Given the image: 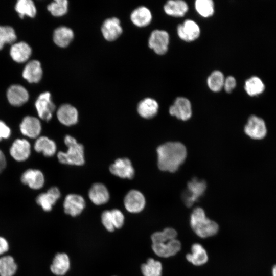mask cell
I'll return each mask as SVG.
<instances>
[{"instance_id": "40", "label": "cell", "mask_w": 276, "mask_h": 276, "mask_svg": "<svg viewBox=\"0 0 276 276\" xmlns=\"http://www.w3.org/2000/svg\"><path fill=\"white\" fill-rule=\"evenodd\" d=\"M17 39L14 29L9 26H0V50L6 43H13Z\"/></svg>"}, {"instance_id": "12", "label": "cell", "mask_w": 276, "mask_h": 276, "mask_svg": "<svg viewBox=\"0 0 276 276\" xmlns=\"http://www.w3.org/2000/svg\"><path fill=\"white\" fill-rule=\"evenodd\" d=\"M245 133L254 139H261L266 134L264 121L260 118L252 115L248 119L244 127Z\"/></svg>"}, {"instance_id": "34", "label": "cell", "mask_w": 276, "mask_h": 276, "mask_svg": "<svg viewBox=\"0 0 276 276\" xmlns=\"http://www.w3.org/2000/svg\"><path fill=\"white\" fill-rule=\"evenodd\" d=\"M141 271L144 276H162L163 266L160 261L149 258L141 266Z\"/></svg>"}, {"instance_id": "15", "label": "cell", "mask_w": 276, "mask_h": 276, "mask_svg": "<svg viewBox=\"0 0 276 276\" xmlns=\"http://www.w3.org/2000/svg\"><path fill=\"white\" fill-rule=\"evenodd\" d=\"M19 129L24 135L31 139H35L39 137L42 127L38 118L27 116L24 118L20 123Z\"/></svg>"}, {"instance_id": "19", "label": "cell", "mask_w": 276, "mask_h": 276, "mask_svg": "<svg viewBox=\"0 0 276 276\" xmlns=\"http://www.w3.org/2000/svg\"><path fill=\"white\" fill-rule=\"evenodd\" d=\"M7 98L9 103L14 106H21L29 100V95L22 86L14 84L10 86L7 91Z\"/></svg>"}, {"instance_id": "32", "label": "cell", "mask_w": 276, "mask_h": 276, "mask_svg": "<svg viewBox=\"0 0 276 276\" xmlns=\"http://www.w3.org/2000/svg\"><path fill=\"white\" fill-rule=\"evenodd\" d=\"M265 88L262 80L257 76L251 77L245 82V90L250 96H256L262 94Z\"/></svg>"}, {"instance_id": "11", "label": "cell", "mask_w": 276, "mask_h": 276, "mask_svg": "<svg viewBox=\"0 0 276 276\" xmlns=\"http://www.w3.org/2000/svg\"><path fill=\"white\" fill-rule=\"evenodd\" d=\"M9 152L11 156L16 161H25L30 156L31 144L25 139H17L13 142Z\"/></svg>"}, {"instance_id": "13", "label": "cell", "mask_w": 276, "mask_h": 276, "mask_svg": "<svg viewBox=\"0 0 276 276\" xmlns=\"http://www.w3.org/2000/svg\"><path fill=\"white\" fill-rule=\"evenodd\" d=\"M111 173L121 178L132 179L134 176V169L131 161L127 158L117 159L109 167Z\"/></svg>"}, {"instance_id": "27", "label": "cell", "mask_w": 276, "mask_h": 276, "mask_svg": "<svg viewBox=\"0 0 276 276\" xmlns=\"http://www.w3.org/2000/svg\"><path fill=\"white\" fill-rule=\"evenodd\" d=\"M158 108V104L155 100L151 98H146L139 103L137 111L141 117L148 119L155 116Z\"/></svg>"}, {"instance_id": "44", "label": "cell", "mask_w": 276, "mask_h": 276, "mask_svg": "<svg viewBox=\"0 0 276 276\" xmlns=\"http://www.w3.org/2000/svg\"><path fill=\"white\" fill-rule=\"evenodd\" d=\"M7 160L6 156L3 151L0 149V173L6 168Z\"/></svg>"}, {"instance_id": "10", "label": "cell", "mask_w": 276, "mask_h": 276, "mask_svg": "<svg viewBox=\"0 0 276 276\" xmlns=\"http://www.w3.org/2000/svg\"><path fill=\"white\" fill-rule=\"evenodd\" d=\"M126 210L131 213H137L143 210L146 205L144 195L139 191L131 190L126 195L124 199Z\"/></svg>"}, {"instance_id": "4", "label": "cell", "mask_w": 276, "mask_h": 276, "mask_svg": "<svg viewBox=\"0 0 276 276\" xmlns=\"http://www.w3.org/2000/svg\"><path fill=\"white\" fill-rule=\"evenodd\" d=\"M206 188L204 180L194 178L187 185V189L182 195V199L187 206H191L204 194Z\"/></svg>"}, {"instance_id": "41", "label": "cell", "mask_w": 276, "mask_h": 276, "mask_svg": "<svg viewBox=\"0 0 276 276\" xmlns=\"http://www.w3.org/2000/svg\"><path fill=\"white\" fill-rule=\"evenodd\" d=\"M236 86V80L232 76H228L225 78L223 88L227 93H231Z\"/></svg>"}, {"instance_id": "22", "label": "cell", "mask_w": 276, "mask_h": 276, "mask_svg": "<svg viewBox=\"0 0 276 276\" xmlns=\"http://www.w3.org/2000/svg\"><path fill=\"white\" fill-rule=\"evenodd\" d=\"M88 197L93 203L100 205L107 202L110 195L107 188L104 185L96 183L90 188Z\"/></svg>"}, {"instance_id": "21", "label": "cell", "mask_w": 276, "mask_h": 276, "mask_svg": "<svg viewBox=\"0 0 276 276\" xmlns=\"http://www.w3.org/2000/svg\"><path fill=\"white\" fill-rule=\"evenodd\" d=\"M58 121L65 126H72L76 124L78 121V112L73 106L64 104L61 105L57 111Z\"/></svg>"}, {"instance_id": "20", "label": "cell", "mask_w": 276, "mask_h": 276, "mask_svg": "<svg viewBox=\"0 0 276 276\" xmlns=\"http://www.w3.org/2000/svg\"><path fill=\"white\" fill-rule=\"evenodd\" d=\"M61 195L59 189L56 187L50 188L46 192L38 195L36 202L43 211H50Z\"/></svg>"}, {"instance_id": "26", "label": "cell", "mask_w": 276, "mask_h": 276, "mask_svg": "<svg viewBox=\"0 0 276 276\" xmlns=\"http://www.w3.org/2000/svg\"><path fill=\"white\" fill-rule=\"evenodd\" d=\"M32 53L30 45L24 41L13 44L10 50L12 59L18 63H22L29 58Z\"/></svg>"}, {"instance_id": "1", "label": "cell", "mask_w": 276, "mask_h": 276, "mask_svg": "<svg viewBox=\"0 0 276 276\" xmlns=\"http://www.w3.org/2000/svg\"><path fill=\"white\" fill-rule=\"evenodd\" d=\"M157 165L163 171L174 172L185 160L187 151L185 145L178 142L162 144L156 149Z\"/></svg>"}, {"instance_id": "25", "label": "cell", "mask_w": 276, "mask_h": 276, "mask_svg": "<svg viewBox=\"0 0 276 276\" xmlns=\"http://www.w3.org/2000/svg\"><path fill=\"white\" fill-rule=\"evenodd\" d=\"M70 268V260L65 253H57L50 266L51 272L57 276L65 275Z\"/></svg>"}, {"instance_id": "43", "label": "cell", "mask_w": 276, "mask_h": 276, "mask_svg": "<svg viewBox=\"0 0 276 276\" xmlns=\"http://www.w3.org/2000/svg\"><path fill=\"white\" fill-rule=\"evenodd\" d=\"M9 249V243L4 237L0 236V255L6 252Z\"/></svg>"}, {"instance_id": "24", "label": "cell", "mask_w": 276, "mask_h": 276, "mask_svg": "<svg viewBox=\"0 0 276 276\" xmlns=\"http://www.w3.org/2000/svg\"><path fill=\"white\" fill-rule=\"evenodd\" d=\"M42 69L38 60H33L29 62L22 72V77L30 83H37L41 79Z\"/></svg>"}, {"instance_id": "2", "label": "cell", "mask_w": 276, "mask_h": 276, "mask_svg": "<svg viewBox=\"0 0 276 276\" xmlns=\"http://www.w3.org/2000/svg\"><path fill=\"white\" fill-rule=\"evenodd\" d=\"M190 226L199 237L206 238L217 234L219 225L214 221L208 218L203 209L197 207L193 210L190 218Z\"/></svg>"}, {"instance_id": "9", "label": "cell", "mask_w": 276, "mask_h": 276, "mask_svg": "<svg viewBox=\"0 0 276 276\" xmlns=\"http://www.w3.org/2000/svg\"><path fill=\"white\" fill-rule=\"evenodd\" d=\"M101 221L106 229L111 232L115 228H120L123 226L124 216L118 209L106 210L102 213Z\"/></svg>"}, {"instance_id": "17", "label": "cell", "mask_w": 276, "mask_h": 276, "mask_svg": "<svg viewBox=\"0 0 276 276\" xmlns=\"http://www.w3.org/2000/svg\"><path fill=\"white\" fill-rule=\"evenodd\" d=\"M20 180L23 184L33 190L41 189L45 182L42 172L35 169H29L24 171L20 177Z\"/></svg>"}, {"instance_id": "36", "label": "cell", "mask_w": 276, "mask_h": 276, "mask_svg": "<svg viewBox=\"0 0 276 276\" xmlns=\"http://www.w3.org/2000/svg\"><path fill=\"white\" fill-rule=\"evenodd\" d=\"M224 80L223 74L220 71L215 70L208 77L206 83L209 89L216 93L223 88Z\"/></svg>"}, {"instance_id": "38", "label": "cell", "mask_w": 276, "mask_h": 276, "mask_svg": "<svg viewBox=\"0 0 276 276\" xmlns=\"http://www.w3.org/2000/svg\"><path fill=\"white\" fill-rule=\"evenodd\" d=\"M194 6L197 12L203 17H211L214 13V3L212 0H196Z\"/></svg>"}, {"instance_id": "42", "label": "cell", "mask_w": 276, "mask_h": 276, "mask_svg": "<svg viewBox=\"0 0 276 276\" xmlns=\"http://www.w3.org/2000/svg\"><path fill=\"white\" fill-rule=\"evenodd\" d=\"M11 134L10 127L4 121L0 120V141L8 139Z\"/></svg>"}, {"instance_id": "37", "label": "cell", "mask_w": 276, "mask_h": 276, "mask_svg": "<svg viewBox=\"0 0 276 276\" xmlns=\"http://www.w3.org/2000/svg\"><path fill=\"white\" fill-rule=\"evenodd\" d=\"M177 235L176 230L172 227H167L162 231L154 233L151 237L152 243L166 242L176 239Z\"/></svg>"}, {"instance_id": "5", "label": "cell", "mask_w": 276, "mask_h": 276, "mask_svg": "<svg viewBox=\"0 0 276 276\" xmlns=\"http://www.w3.org/2000/svg\"><path fill=\"white\" fill-rule=\"evenodd\" d=\"M170 37L169 33L163 30L153 31L148 39V46L157 54L162 55L168 50Z\"/></svg>"}, {"instance_id": "31", "label": "cell", "mask_w": 276, "mask_h": 276, "mask_svg": "<svg viewBox=\"0 0 276 276\" xmlns=\"http://www.w3.org/2000/svg\"><path fill=\"white\" fill-rule=\"evenodd\" d=\"M152 16L150 10L146 7L141 6L134 9L131 14L132 22L138 27L148 26L151 22Z\"/></svg>"}, {"instance_id": "35", "label": "cell", "mask_w": 276, "mask_h": 276, "mask_svg": "<svg viewBox=\"0 0 276 276\" xmlns=\"http://www.w3.org/2000/svg\"><path fill=\"white\" fill-rule=\"evenodd\" d=\"M17 269V265L12 256L0 258V276H13Z\"/></svg>"}, {"instance_id": "16", "label": "cell", "mask_w": 276, "mask_h": 276, "mask_svg": "<svg viewBox=\"0 0 276 276\" xmlns=\"http://www.w3.org/2000/svg\"><path fill=\"white\" fill-rule=\"evenodd\" d=\"M152 249L154 254L162 258H169L175 255L181 249L180 241L175 239L166 242L152 243Z\"/></svg>"}, {"instance_id": "23", "label": "cell", "mask_w": 276, "mask_h": 276, "mask_svg": "<svg viewBox=\"0 0 276 276\" xmlns=\"http://www.w3.org/2000/svg\"><path fill=\"white\" fill-rule=\"evenodd\" d=\"M188 262L195 266H201L208 261V253L204 247L200 243L193 244L191 248V252L186 255Z\"/></svg>"}, {"instance_id": "8", "label": "cell", "mask_w": 276, "mask_h": 276, "mask_svg": "<svg viewBox=\"0 0 276 276\" xmlns=\"http://www.w3.org/2000/svg\"><path fill=\"white\" fill-rule=\"evenodd\" d=\"M177 33L180 39L186 42L196 40L200 36V29L198 25L192 19H186L177 27Z\"/></svg>"}, {"instance_id": "3", "label": "cell", "mask_w": 276, "mask_h": 276, "mask_svg": "<svg viewBox=\"0 0 276 276\" xmlns=\"http://www.w3.org/2000/svg\"><path fill=\"white\" fill-rule=\"evenodd\" d=\"M64 141L68 149L65 152L60 151L58 153L59 162L61 164L70 165H83L85 163L83 145L69 135L65 136Z\"/></svg>"}, {"instance_id": "18", "label": "cell", "mask_w": 276, "mask_h": 276, "mask_svg": "<svg viewBox=\"0 0 276 276\" xmlns=\"http://www.w3.org/2000/svg\"><path fill=\"white\" fill-rule=\"evenodd\" d=\"M101 32L106 40L112 41L116 40L123 32L120 20L116 17L106 19L102 24Z\"/></svg>"}, {"instance_id": "33", "label": "cell", "mask_w": 276, "mask_h": 276, "mask_svg": "<svg viewBox=\"0 0 276 276\" xmlns=\"http://www.w3.org/2000/svg\"><path fill=\"white\" fill-rule=\"evenodd\" d=\"M15 9L21 18L25 16L33 18L36 14V7L31 0H18L16 3Z\"/></svg>"}, {"instance_id": "14", "label": "cell", "mask_w": 276, "mask_h": 276, "mask_svg": "<svg viewBox=\"0 0 276 276\" xmlns=\"http://www.w3.org/2000/svg\"><path fill=\"white\" fill-rule=\"evenodd\" d=\"M85 207V201L81 195L76 194L67 195L64 200L63 208L65 213L72 217L80 214Z\"/></svg>"}, {"instance_id": "6", "label": "cell", "mask_w": 276, "mask_h": 276, "mask_svg": "<svg viewBox=\"0 0 276 276\" xmlns=\"http://www.w3.org/2000/svg\"><path fill=\"white\" fill-rule=\"evenodd\" d=\"M35 106L40 119L45 121L51 119L56 108L52 101L51 94L48 91L39 95L35 103Z\"/></svg>"}, {"instance_id": "45", "label": "cell", "mask_w": 276, "mask_h": 276, "mask_svg": "<svg viewBox=\"0 0 276 276\" xmlns=\"http://www.w3.org/2000/svg\"><path fill=\"white\" fill-rule=\"evenodd\" d=\"M272 276H276V265H274L272 269Z\"/></svg>"}, {"instance_id": "30", "label": "cell", "mask_w": 276, "mask_h": 276, "mask_svg": "<svg viewBox=\"0 0 276 276\" xmlns=\"http://www.w3.org/2000/svg\"><path fill=\"white\" fill-rule=\"evenodd\" d=\"M187 3L182 0H170L164 6V11L166 14L173 17H182L188 12Z\"/></svg>"}, {"instance_id": "39", "label": "cell", "mask_w": 276, "mask_h": 276, "mask_svg": "<svg viewBox=\"0 0 276 276\" xmlns=\"http://www.w3.org/2000/svg\"><path fill=\"white\" fill-rule=\"evenodd\" d=\"M48 10L56 17L62 16L68 10V1L66 0H56L47 6Z\"/></svg>"}, {"instance_id": "28", "label": "cell", "mask_w": 276, "mask_h": 276, "mask_svg": "<svg viewBox=\"0 0 276 276\" xmlns=\"http://www.w3.org/2000/svg\"><path fill=\"white\" fill-rule=\"evenodd\" d=\"M34 148L36 152L42 153L44 156L51 157L55 154L57 146L53 140L47 136H41L37 138Z\"/></svg>"}, {"instance_id": "29", "label": "cell", "mask_w": 276, "mask_h": 276, "mask_svg": "<svg viewBox=\"0 0 276 276\" xmlns=\"http://www.w3.org/2000/svg\"><path fill=\"white\" fill-rule=\"evenodd\" d=\"M74 36V32L71 28L61 26L54 30L53 39L57 45L61 48H65L72 42Z\"/></svg>"}, {"instance_id": "7", "label": "cell", "mask_w": 276, "mask_h": 276, "mask_svg": "<svg viewBox=\"0 0 276 276\" xmlns=\"http://www.w3.org/2000/svg\"><path fill=\"white\" fill-rule=\"evenodd\" d=\"M169 113L177 119L187 121L192 116V105L189 100L183 97H177L169 109Z\"/></svg>"}]
</instances>
